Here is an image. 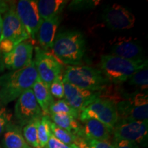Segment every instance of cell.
<instances>
[{
	"mask_svg": "<svg viewBox=\"0 0 148 148\" xmlns=\"http://www.w3.org/2000/svg\"><path fill=\"white\" fill-rule=\"evenodd\" d=\"M34 60L23 69L0 75V103L6 106L32 88L38 79Z\"/></svg>",
	"mask_w": 148,
	"mask_h": 148,
	"instance_id": "6da1fadb",
	"label": "cell"
},
{
	"mask_svg": "<svg viewBox=\"0 0 148 148\" xmlns=\"http://www.w3.org/2000/svg\"><path fill=\"white\" fill-rule=\"evenodd\" d=\"M51 51L61 64L77 66L82 62L86 51L84 35L77 30L61 32L56 36Z\"/></svg>",
	"mask_w": 148,
	"mask_h": 148,
	"instance_id": "7a4b0ae2",
	"label": "cell"
},
{
	"mask_svg": "<svg viewBox=\"0 0 148 148\" xmlns=\"http://www.w3.org/2000/svg\"><path fill=\"white\" fill-rule=\"evenodd\" d=\"M100 71L110 84L119 85L127 82L136 71L147 67V59L128 60L111 54L101 56Z\"/></svg>",
	"mask_w": 148,
	"mask_h": 148,
	"instance_id": "3957f363",
	"label": "cell"
},
{
	"mask_svg": "<svg viewBox=\"0 0 148 148\" xmlns=\"http://www.w3.org/2000/svg\"><path fill=\"white\" fill-rule=\"evenodd\" d=\"M63 82L91 91L100 92L111 84L99 69L89 66H69L64 71Z\"/></svg>",
	"mask_w": 148,
	"mask_h": 148,
	"instance_id": "277c9868",
	"label": "cell"
},
{
	"mask_svg": "<svg viewBox=\"0 0 148 148\" xmlns=\"http://www.w3.org/2000/svg\"><path fill=\"white\" fill-rule=\"evenodd\" d=\"M116 108L119 119L147 121V92L128 93L124 99L116 103Z\"/></svg>",
	"mask_w": 148,
	"mask_h": 148,
	"instance_id": "5b68a950",
	"label": "cell"
},
{
	"mask_svg": "<svg viewBox=\"0 0 148 148\" xmlns=\"http://www.w3.org/2000/svg\"><path fill=\"white\" fill-rule=\"evenodd\" d=\"M88 119L97 120L112 131L119 119L116 103L110 99L97 98L81 111L79 119L82 122Z\"/></svg>",
	"mask_w": 148,
	"mask_h": 148,
	"instance_id": "8992f818",
	"label": "cell"
},
{
	"mask_svg": "<svg viewBox=\"0 0 148 148\" xmlns=\"http://www.w3.org/2000/svg\"><path fill=\"white\" fill-rule=\"evenodd\" d=\"M112 133L114 140H127L138 145L145 144L147 141V121L119 119Z\"/></svg>",
	"mask_w": 148,
	"mask_h": 148,
	"instance_id": "52a82bcc",
	"label": "cell"
},
{
	"mask_svg": "<svg viewBox=\"0 0 148 148\" xmlns=\"http://www.w3.org/2000/svg\"><path fill=\"white\" fill-rule=\"evenodd\" d=\"M33 60L38 77L49 88L53 79L62 74V64L52 53L40 47H35V58Z\"/></svg>",
	"mask_w": 148,
	"mask_h": 148,
	"instance_id": "ba28073f",
	"label": "cell"
},
{
	"mask_svg": "<svg viewBox=\"0 0 148 148\" xmlns=\"http://www.w3.org/2000/svg\"><path fill=\"white\" fill-rule=\"evenodd\" d=\"M14 114L16 124L21 127L39 119L44 115L32 88L25 90L18 98L14 106Z\"/></svg>",
	"mask_w": 148,
	"mask_h": 148,
	"instance_id": "9c48e42d",
	"label": "cell"
},
{
	"mask_svg": "<svg viewBox=\"0 0 148 148\" xmlns=\"http://www.w3.org/2000/svg\"><path fill=\"white\" fill-rule=\"evenodd\" d=\"M15 7V3L12 2L9 10L4 13L2 18V29L0 41L8 40L16 46L30 38L17 16Z\"/></svg>",
	"mask_w": 148,
	"mask_h": 148,
	"instance_id": "30bf717a",
	"label": "cell"
},
{
	"mask_svg": "<svg viewBox=\"0 0 148 148\" xmlns=\"http://www.w3.org/2000/svg\"><path fill=\"white\" fill-rule=\"evenodd\" d=\"M16 12L30 39L35 40L42 19L38 13L36 0H21L16 3Z\"/></svg>",
	"mask_w": 148,
	"mask_h": 148,
	"instance_id": "8fae6325",
	"label": "cell"
},
{
	"mask_svg": "<svg viewBox=\"0 0 148 148\" xmlns=\"http://www.w3.org/2000/svg\"><path fill=\"white\" fill-rule=\"evenodd\" d=\"M103 21L112 29H129L134 27L136 18L130 11L119 4L109 5L103 10Z\"/></svg>",
	"mask_w": 148,
	"mask_h": 148,
	"instance_id": "7c38bea8",
	"label": "cell"
},
{
	"mask_svg": "<svg viewBox=\"0 0 148 148\" xmlns=\"http://www.w3.org/2000/svg\"><path fill=\"white\" fill-rule=\"evenodd\" d=\"M33 51L34 46L28 40L19 43L10 52L3 55L5 68L13 71L29 66L32 62Z\"/></svg>",
	"mask_w": 148,
	"mask_h": 148,
	"instance_id": "4fadbf2b",
	"label": "cell"
},
{
	"mask_svg": "<svg viewBox=\"0 0 148 148\" xmlns=\"http://www.w3.org/2000/svg\"><path fill=\"white\" fill-rule=\"evenodd\" d=\"M64 99L72 108L80 112L92 101L99 98V92L82 89L68 82H64Z\"/></svg>",
	"mask_w": 148,
	"mask_h": 148,
	"instance_id": "5bb4252c",
	"label": "cell"
},
{
	"mask_svg": "<svg viewBox=\"0 0 148 148\" xmlns=\"http://www.w3.org/2000/svg\"><path fill=\"white\" fill-rule=\"evenodd\" d=\"M110 54L128 59L140 60L143 58V48L140 42L130 37H119L112 40Z\"/></svg>",
	"mask_w": 148,
	"mask_h": 148,
	"instance_id": "9a60e30c",
	"label": "cell"
},
{
	"mask_svg": "<svg viewBox=\"0 0 148 148\" xmlns=\"http://www.w3.org/2000/svg\"><path fill=\"white\" fill-rule=\"evenodd\" d=\"M81 129L76 136L86 139L106 140L110 139L112 131L100 121L94 119H88L82 121Z\"/></svg>",
	"mask_w": 148,
	"mask_h": 148,
	"instance_id": "2e32d148",
	"label": "cell"
},
{
	"mask_svg": "<svg viewBox=\"0 0 148 148\" xmlns=\"http://www.w3.org/2000/svg\"><path fill=\"white\" fill-rule=\"evenodd\" d=\"M60 22L61 16L60 15L49 19L42 20L36 35L38 41L41 47L40 48L42 49L47 51L51 49Z\"/></svg>",
	"mask_w": 148,
	"mask_h": 148,
	"instance_id": "e0dca14e",
	"label": "cell"
},
{
	"mask_svg": "<svg viewBox=\"0 0 148 148\" xmlns=\"http://www.w3.org/2000/svg\"><path fill=\"white\" fill-rule=\"evenodd\" d=\"M1 144L4 148H32L24 139L21 127L11 122L3 134Z\"/></svg>",
	"mask_w": 148,
	"mask_h": 148,
	"instance_id": "ac0fdd59",
	"label": "cell"
},
{
	"mask_svg": "<svg viewBox=\"0 0 148 148\" xmlns=\"http://www.w3.org/2000/svg\"><path fill=\"white\" fill-rule=\"evenodd\" d=\"M32 90L44 115L49 114V109L54 101L49 88L38 77L33 85Z\"/></svg>",
	"mask_w": 148,
	"mask_h": 148,
	"instance_id": "d6986e66",
	"label": "cell"
},
{
	"mask_svg": "<svg viewBox=\"0 0 148 148\" xmlns=\"http://www.w3.org/2000/svg\"><path fill=\"white\" fill-rule=\"evenodd\" d=\"M67 3L66 0H39L37 1V8L42 19L46 20L59 15Z\"/></svg>",
	"mask_w": 148,
	"mask_h": 148,
	"instance_id": "ffe728a7",
	"label": "cell"
},
{
	"mask_svg": "<svg viewBox=\"0 0 148 148\" xmlns=\"http://www.w3.org/2000/svg\"><path fill=\"white\" fill-rule=\"evenodd\" d=\"M49 119L56 125L66 130L76 136L81 129V124L76 118L65 113H56L49 115Z\"/></svg>",
	"mask_w": 148,
	"mask_h": 148,
	"instance_id": "44dd1931",
	"label": "cell"
},
{
	"mask_svg": "<svg viewBox=\"0 0 148 148\" xmlns=\"http://www.w3.org/2000/svg\"><path fill=\"white\" fill-rule=\"evenodd\" d=\"M49 120L50 119L47 115H43L40 119L37 120V133L40 148L45 147L51 135L49 125Z\"/></svg>",
	"mask_w": 148,
	"mask_h": 148,
	"instance_id": "7402d4cb",
	"label": "cell"
},
{
	"mask_svg": "<svg viewBox=\"0 0 148 148\" xmlns=\"http://www.w3.org/2000/svg\"><path fill=\"white\" fill-rule=\"evenodd\" d=\"M56 113H65L73 116V117L79 119L80 111L72 108L70 105L64 99H58L53 101L50 108L49 109V114L48 116L52 114Z\"/></svg>",
	"mask_w": 148,
	"mask_h": 148,
	"instance_id": "603a6c76",
	"label": "cell"
},
{
	"mask_svg": "<svg viewBox=\"0 0 148 148\" xmlns=\"http://www.w3.org/2000/svg\"><path fill=\"white\" fill-rule=\"evenodd\" d=\"M37 120L29 122L24 125L22 130L24 139L32 148H40L37 133Z\"/></svg>",
	"mask_w": 148,
	"mask_h": 148,
	"instance_id": "cb8c5ba5",
	"label": "cell"
},
{
	"mask_svg": "<svg viewBox=\"0 0 148 148\" xmlns=\"http://www.w3.org/2000/svg\"><path fill=\"white\" fill-rule=\"evenodd\" d=\"M49 127H50L51 134L55 136L57 139L60 140L66 145H71V144L74 143L75 142V138H76V136L71 134V132H68L66 130L61 128V127H58V125L55 124L53 122L49 120Z\"/></svg>",
	"mask_w": 148,
	"mask_h": 148,
	"instance_id": "d4e9b609",
	"label": "cell"
},
{
	"mask_svg": "<svg viewBox=\"0 0 148 148\" xmlns=\"http://www.w3.org/2000/svg\"><path fill=\"white\" fill-rule=\"evenodd\" d=\"M127 81L131 86H136L140 88V90H143V92H147L148 86L147 67H145L136 71Z\"/></svg>",
	"mask_w": 148,
	"mask_h": 148,
	"instance_id": "484cf974",
	"label": "cell"
},
{
	"mask_svg": "<svg viewBox=\"0 0 148 148\" xmlns=\"http://www.w3.org/2000/svg\"><path fill=\"white\" fill-rule=\"evenodd\" d=\"M49 90L53 97L58 99H64V85L62 74L58 75L53 79L49 86Z\"/></svg>",
	"mask_w": 148,
	"mask_h": 148,
	"instance_id": "4316f807",
	"label": "cell"
},
{
	"mask_svg": "<svg viewBox=\"0 0 148 148\" xmlns=\"http://www.w3.org/2000/svg\"><path fill=\"white\" fill-rule=\"evenodd\" d=\"M12 114L11 111L0 103V136L3 134L8 125L12 122Z\"/></svg>",
	"mask_w": 148,
	"mask_h": 148,
	"instance_id": "83f0119b",
	"label": "cell"
},
{
	"mask_svg": "<svg viewBox=\"0 0 148 148\" xmlns=\"http://www.w3.org/2000/svg\"><path fill=\"white\" fill-rule=\"evenodd\" d=\"M99 1H73L70 3L69 8L74 10L89 9L96 6Z\"/></svg>",
	"mask_w": 148,
	"mask_h": 148,
	"instance_id": "f1b7e54d",
	"label": "cell"
},
{
	"mask_svg": "<svg viewBox=\"0 0 148 148\" xmlns=\"http://www.w3.org/2000/svg\"><path fill=\"white\" fill-rule=\"evenodd\" d=\"M42 148H71V146L62 143L51 134L47 143Z\"/></svg>",
	"mask_w": 148,
	"mask_h": 148,
	"instance_id": "f546056e",
	"label": "cell"
},
{
	"mask_svg": "<svg viewBox=\"0 0 148 148\" xmlns=\"http://www.w3.org/2000/svg\"><path fill=\"white\" fill-rule=\"evenodd\" d=\"M87 140V143L89 148H113L112 143L106 140Z\"/></svg>",
	"mask_w": 148,
	"mask_h": 148,
	"instance_id": "4dcf8cb0",
	"label": "cell"
},
{
	"mask_svg": "<svg viewBox=\"0 0 148 148\" xmlns=\"http://www.w3.org/2000/svg\"><path fill=\"white\" fill-rule=\"evenodd\" d=\"M113 148H140L139 145L127 140H114Z\"/></svg>",
	"mask_w": 148,
	"mask_h": 148,
	"instance_id": "1f68e13d",
	"label": "cell"
},
{
	"mask_svg": "<svg viewBox=\"0 0 148 148\" xmlns=\"http://www.w3.org/2000/svg\"><path fill=\"white\" fill-rule=\"evenodd\" d=\"M70 146H71V148H89L87 140L80 136H76V139L74 143L70 145Z\"/></svg>",
	"mask_w": 148,
	"mask_h": 148,
	"instance_id": "d6a6232c",
	"label": "cell"
},
{
	"mask_svg": "<svg viewBox=\"0 0 148 148\" xmlns=\"http://www.w3.org/2000/svg\"><path fill=\"white\" fill-rule=\"evenodd\" d=\"M12 3V2L10 3V1L0 0V14H4L5 12H7L10 8Z\"/></svg>",
	"mask_w": 148,
	"mask_h": 148,
	"instance_id": "836d02e7",
	"label": "cell"
},
{
	"mask_svg": "<svg viewBox=\"0 0 148 148\" xmlns=\"http://www.w3.org/2000/svg\"><path fill=\"white\" fill-rule=\"evenodd\" d=\"M4 69H5V66H4V64H3V54L1 53V51H0V73L4 71Z\"/></svg>",
	"mask_w": 148,
	"mask_h": 148,
	"instance_id": "e575fe53",
	"label": "cell"
},
{
	"mask_svg": "<svg viewBox=\"0 0 148 148\" xmlns=\"http://www.w3.org/2000/svg\"><path fill=\"white\" fill-rule=\"evenodd\" d=\"M1 29H2V17L0 15V36L1 34Z\"/></svg>",
	"mask_w": 148,
	"mask_h": 148,
	"instance_id": "d590c367",
	"label": "cell"
},
{
	"mask_svg": "<svg viewBox=\"0 0 148 148\" xmlns=\"http://www.w3.org/2000/svg\"><path fill=\"white\" fill-rule=\"evenodd\" d=\"M0 147H1V146H0Z\"/></svg>",
	"mask_w": 148,
	"mask_h": 148,
	"instance_id": "8d00e7d4",
	"label": "cell"
},
{
	"mask_svg": "<svg viewBox=\"0 0 148 148\" xmlns=\"http://www.w3.org/2000/svg\"><path fill=\"white\" fill-rule=\"evenodd\" d=\"M0 15H1V14H0Z\"/></svg>",
	"mask_w": 148,
	"mask_h": 148,
	"instance_id": "74e56055",
	"label": "cell"
}]
</instances>
